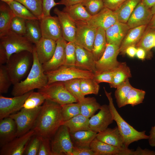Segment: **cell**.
<instances>
[{
  "label": "cell",
  "mask_w": 155,
  "mask_h": 155,
  "mask_svg": "<svg viewBox=\"0 0 155 155\" xmlns=\"http://www.w3.org/2000/svg\"><path fill=\"white\" fill-rule=\"evenodd\" d=\"M61 106L46 99L32 128L35 133L51 140L63 121Z\"/></svg>",
  "instance_id": "cell-1"
},
{
  "label": "cell",
  "mask_w": 155,
  "mask_h": 155,
  "mask_svg": "<svg viewBox=\"0 0 155 155\" xmlns=\"http://www.w3.org/2000/svg\"><path fill=\"white\" fill-rule=\"evenodd\" d=\"M32 53L33 59L31 69L24 80L13 85L11 94L13 96L22 95L35 89H41L48 84L47 76L38 59L35 46Z\"/></svg>",
  "instance_id": "cell-2"
},
{
  "label": "cell",
  "mask_w": 155,
  "mask_h": 155,
  "mask_svg": "<svg viewBox=\"0 0 155 155\" xmlns=\"http://www.w3.org/2000/svg\"><path fill=\"white\" fill-rule=\"evenodd\" d=\"M32 53L22 51L11 55L5 66L14 85L27 75L33 62Z\"/></svg>",
  "instance_id": "cell-3"
},
{
  "label": "cell",
  "mask_w": 155,
  "mask_h": 155,
  "mask_svg": "<svg viewBox=\"0 0 155 155\" xmlns=\"http://www.w3.org/2000/svg\"><path fill=\"white\" fill-rule=\"evenodd\" d=\"M105 94L109 102L108 106L114 120L116 123L121 134L124 140L126 148H128L131 143L143 139H148V135L146 134V131L137 130L125 121L121 117L115 107L113 102L111 93L107 91L104 88Z\"/></svg>",
  "instance_id": "cell-4"
},
{
  "label": "cell",
  "mask_w": 155,
  "mask_h": 155,
  "mask_svg": "<svg viewBox=\"0 0 155 155\" xmlns=\"http://www.w3.org/2000/svg\"><path fill=\"white\" fill-rule=\"evenodd\" d=\"M0 52L6 55L8 60L13 54L22 51L32 53L34 46L25 36L18 34L10 30L0 37Z\"/></svg>",
  "instance_id": "cell-5"
},
{
  "label": "cell",
  "mask_w": 155,
  "mask_h": 155,
  "mask_svg": "<svg viewBox=\"0 0 155 155\" xmlns=\"http://www.w3.org/2000/svg\"><path fill=\"white\" fill-rule=\"evenodd\" d=\"M45 73L48 78V84L75 79L93 78L94 76V73L90 71L64 65L56 70Z\"/></svg>",
  "instance_id": "cell-6"
},
{
  "label": "cell",
  "mask_w": 155,
  "mask_h": 155,
  "mask_svg": "<svg viewBox=\"0 0 155 155\" xmlns=\"http://www.w3.org/2000/svg\"><path fill=\"white\" fill-rule=\"evenodd\" d=\"M38 91L42 93L46 99H48L62 106L78 102V100L67 90L63 82H58L48 84Z\"/></svg>",
  "instance_id": "cell-7"
},
{
  "label": "cell",
  "mask_w": 155,
  "mask_h": 155,
  "mask_svg": "<svg viewBox=\"0 0 155 155\" xmlns=\"http://www.w3.org/2000/svg\"><path fill=\"white\" fill-rule=\"evenodd\" d=\"M51 140L53 155H71L73 145L69 130L66 126L61 125Z\"/></svg>",
  "instance_id": "cell-8"
},
{
  "label": "cell",
  "mask_w": 155,
  "mask_h": 155,
  "mask_svg": "<svg viewBox=\"0 0 155 155\" xmlns=\"http://www.w3.org/2000/svg\"><path fill=\"white\" fill-rule=\"evenodd\" d=\"M42 106L31 109L22 108L18 112L9 116L16 122L17 128V137L24 134L32 129Z\"/></svg>",
  "instance_id": "cell-9"
},
{
  "label": "cell",
  "mask_w": 155,
  "mask_h": 155,
  "mask_svg": "<svg viewBox=\"0 0 155 155\" xmlns=\"http://www.w3.org/2000/svg\"><path fill=\"white\" fill-rule=\"evenodd\" d=\"M76 30L74 43L91 51H92L97 29L90 26L86 21L75 22Z\"/></svg>",
  "instance_id": "cell-10"
},
{
  "label": "cell",
  "mask_w": 155,
  "mask_h": 155,
  "mask_svg": "<svg viewBox=\"0 0 155 155\" xmlns=\"http://www.w3.org/2000/svg\"><path fill=\"white\" fill-rule=\"evenodd\" d=\"M119 47L115 44L107 43L102 56L96 62V71L94 74L114 70L118 66L120 63L117 60V57L120 53Z\"/></svg>",
  "instance_id": "cell-11"
},
{
  "label": "cell",
  "mask_w": 155,
  "mask_h": 155,
  "mask_svg": "<svg viewBox=\"0 0 155 155\" xmlns=\"http://www.w3.org/2000/svg\"><path fill=\"white\" fill-rule=\"evenodd\" d=\"M32 91L11 98L5 97L1 94L0 120L20 110L22 108L25 100Z\"/></svg>",
  "instance_id": "cell-12"
},
{
  "label": "cell",
  "mask_w": 155,
  "mask_h": 155,
  "mask_svg": "<svg viewBox=\"0 0 155 155\" xmlns=\"http://www.w3.org/2000/svg\"><path fill=\"white\" fill-rule=\"evenodd\" d=\"M32 129L1 147L0 155H23L29 141L35 134Z\"/></svg>",
  "instance_id": "cell-13"
},
{
  "label": "cell",
  "mask_w": 155,
  "mask_h": 155,
  "mask_svg": "<svg viewBox=\"0 0 155 155\" xmlns=\"http://www.w3.org/2000/svg\"><path fill=\"white\" fill-rule=\"evenodd\" d=\"M100 111L89 120L90 130L97 133L106 129L114 121L108 105H101Z\"/></svg>",
  "instance_id": "cell-14"
},
{
  "label": "cell",
  "mask_w": 155,
  "mask_h": 155,
  "mask_svg": "<svg viewBox=\"0 0 155 155\" xmlns=\"http://www.w3.org/2000/svg\"><path fill=\"white\" fill-rule=\"evenodd\" d=\"M39 20L42 37L57 41L63 37L61 27L57 16L50 15L43 17Z\"/></svg>",
  "instance_id": "cell-15"
},
{
  "label": "cell",
  "mask_w": 155,
  "mask_h": 155,
  "mask_svg": "<svg viewBox=\"0 0 155 155\" xmlns=\"http://www.w3.org/2000/svg\"><path fill=\"white\" fill-rule=\"evenodd\" d=\"M153 16L151 9L147 7L141 1L132 12L127 24L130 29L148 25Z\"/></svg>",
  "instance_id": "cell-16"
},
{
  "label": "cell",
  "mask_w": 155,
  "mask_h": 155,
  "mask_svg": "<svg viewBox=\"0 0 155 155\" xmlns=\"http://www.w3.org/2000/svg\"><path fill=\"white\" fill-rule=\"evenodd\" d=\"M117 22L114 11L105 7L96 15L91 16L86 21L93 28L96 29L102 28L105 30Z\"/></svg>",
  "instance_id": "cell-17"
},
{
  "label": "cell",
  "mask_w": 155,
  "mask_h": 155,
  "mask_svg": "<svg viewBox=\"0 0 155 155\" xmlns=\"http://www.w3.org/2000/svg\"><path fill=\"white\" fill-rule=\"evenodd\" d=\"M54 12L57 16L60 22L63 37L67 42H74L76 30L75 22L65 12L57 8L54 9Z\"/></svg>",
  "instance_id": "cell-18"
},
{
  "label": "cell",
  "mask_w": 155,
  "mask_h": 155,
  "mask_svg": "<svg viewBox=\"0 0 155 155\" xmlns=\"http://www.w3.org/2000/svg\"><path fill=\"white\" fill-rule=\"evenodd\" d=\"M67 42L63 37L56 41V48L52 57L47 62L42 64L44 72L54 70L64 65Z\"/></svg>",
  "instance_id": "cell-19"
},
{
  "label": "cell",
  "mask_w": 155,
  "mask_h": 155,
  "mask_svg": "<svg viewBox=\"0 0 155 155\" xmlns=\"http://www.w3.org/2000/svg\"><path fill=\"white\" fill-rule=\"evenodd\" d=\"M75 46L76 60L75 67L94 74L96 71V61L92 51L76 44Z\"/></svg>",
  "instance_id": "cell-20"
},
{
  "label": "cell",
  "mask_w": 155,
  "mask_h": 155,
  "mask_svg": "<svg viewBox=\"0 0 155 155\" xmlns=\"http://www.w3.org/2000/svg\"><path fill=\"white\" fill-rule=\"evenodd\" d=\"M90 148L95 155H130L133 150L121 149L100 141L96 137L91 143Z\"/></svg>",
  "instance_id": "cell-21"
},
{
  "label": "cell",
  "mask_w": 155,
  "mask_h": 155,
  "mask_svg": "<svg viewBox=\"0 0 155 155\" xmlns=\"http://www.w3.org/2000/svg\"><path fill=\"white\" fill-rule=\"evenodd\" d=\"M35 44L38 59L42 64L47 62L52 57L56 49V41L42 37Z\"/></svg>",
  "instance_id": "cell-22"
},
{
  "label": "cell",
  "mask_w": 155,
  "mask_h": 155,
  "mask_svg": "<svg viewBox=\"0 0 155 155\" xmlns=\"http://www.w3.org/2000/svg\"><path fill=\"white\" fill-rule=\"evenodd\" d=\"M96 138L99 140L121 149H127L118 127L107 128L97 133Z\"/></svg>",
  "instance_id": "cell-23"
},
{
  "label": "cell",
  "mask_w": 155,
  "mask_h": 155,
  "mask_svg": "<svg viewBox=\"0 0 155 155\" xmlns=\"http://www.w3.org/2000/svg\"><path fill=\"white\" fill-rule=\"evenodd\" d=\"M17 137V128L14 120L9 117L0 120V147Z\"/></svg>",
  "instance_id": "cell-24"
},
{
  "label": "cell",
  "mask_w": 155,
  "mask_h": 155,
  "mask_svg": "<svg viewBox=\"0 0 155 155\" xmlns=\"http://www.w3.org/2000/svg\"><path fill=\"white\" fill-rule=\"evenodd\" d=\"M130 29L127 23L117 22L105 30L107 43L113 44L120 47Z\"/></svg>",
  "instance_id": "cell-25"
},
{
  "label": "cell",
  "mask_w": 155,
  "mask_h": 155,
  "mask_svg": "<svg viewBox=\"0 0 155 155\" xmlns=\"http://www.w3.org/2000/svg\"><path fill=\"white\" fill-rule=\"evenodd\" d=\"M148 25H144L130 29L123 39L119 47V52L123 55L127 48L135 47L139 42Z\"/></svg>",
  "instance_id": "cell-26"
},
{
  "label": "cell",
  "mask_w": 155,
  "mask_h": 155,
  "mask_svg": "<svg viewBox=\"0 0 155 155\" xmlns=\"http://www.w3.org/2000/svg\"><path fill=\"white\" fill-rule=\"evenodd\" d=\"M70 133L73 146L90 148L91 143L96 137L97 133L91 130H82Z\"/></svg>",
  "instance_id": "cell-27"
},
{
  "label": "cell",
  "mask_w": 155,
  "mask_h": 155,
  "mask_svg": "<svg viewBox=\"0 0 155 155\" xmlns=\"http://www.w3.org/2000/svg\"><path fill=\"white\" fill-rule=\"evenodd\" d=\"M141 0H126L113 11L118 22L127 23L132 12Z\"/></svg>",
  "instance_id": "cell-28"
},
{
  "label": "cell",
  "mask_w": 155,
  "mask_h": 155,
  "mask_svg": "<svg viewBox=\"0 0 155 155\" xmlns=\"http://www.w3.org/2000/svg\"><path fill=\"white\" fill-rule=\"evenodd\" d=\"M12 11L7 4L1 3L0 5V37L9 30L11 24L15 16Z\"/></svg>",
  "instance_id": "cell-29"
},
{
  "label": "cell",
  "mask_w": 155,
  "mask_h": 155,
  "mask_svg": "<svg viewBox=\"0 0 155 155\" xmlns=\"http://www.w3.org/2000/svg\"><path fill=\"white\" fill-rule=\"evenodd\" d=\"M107 44L105 30L102 28L97 29L92 51L96 62L102 56Z\"/></svg>",
  "instance_id": "cell-30"
},
{
  "label": "cell",
  "mask_w": 155,
  "mask_h": 155,
  "mask_svg": "<svg viewBox=\"0 0 155 155\" xmlns=\"http://www.w3.org/2000/svg\"><path fill=\"white\" fill-rule=\"evenodd\" d=\"M62 11L66 13L75 22L87 21L91 16L81 3L65 6Z\"/></svg>",
  "instance_id": "cell-31"
},
{
  "label": "cell",
  "mask_w": 155,
  "mask_h": 155,
  "mask_svg": "<svg viewBox=\"0 0 155 155\" xmlns=\"http://www.w3.org/2000/svg\"><path fill=\"white\" fill-rule=\"evenodd\" d=\"M89 118L80 114L67 121H63L62 125L66 126L70 133L91 130L89 126Z\"/></svg>",
  "instance_id": "cell-32"
},
{
  "label": "cell",
  "mask_w": 155,
  "mask_h": 155,
  "mask_svg": "<svg viewBox=\"0 0 155 155\" xmlns=\"http://www.w3.org/2000/svg\"><path fill=\"white\" fill-rule=\"evenodd\" d=\"M131 77L129 67L125 62H120L118 66L114 69L112 83L109 84L111 88H116L127 79Z\"/></svg>",
  "instance_id": "cell-33"
},
{
  "label": "cell",
  "mask_w": 155,
  "mask_h": 155,
  "mask_svg": "<svg viewBox=\"0 0 155 155\" xmlns=\"http://www.w3.org/2000/svg\"><path fill=\"white\" fill-rule=\"evenodd\" d=\"M39 20H26L25 36L32 43L35 44L42 38Z\"/></svg>",
  "instance_id": "cell-34"
},
{
  "label": "cell",
  "mask_w": 155,
  "mask_h": 155,
  "mask_svg": "<svg viewBox=\"0 0 155 155\" xmlns=\"http://www.w3.org/2000/svg\"><path fill=\"white\" fill-rule=\"evenodd\" d=\"M78 102L80 105L81 114L89 118L99 110L101 106L94 97H85Z\"/></svg>",
  "instance_id": "cell-35"
},
{
  "label": "cell",
  "mask_w": 155,
  "mask_h": 155,
  "mask_svg": "<svg viewBox=\"0 0 155 155\" xmlns=\"http://www.w3.org/2000/svg\"><path fill=\"white\" fill-rule=\"evenodd\" d=\"M7 4L15 16L26 20H39L25 6L19 2L14 0L8 3Z\"/></svg>",
  "instance_id": "cell-36"
},
{
  "label": "cell",
  "mask_w": 155,
  "mask_h": 155,
  "mask_svg": "<svg viewBox=\"0 0 155 155\" xmlns=\"http://www.w3.org/2000/svg\"><path fill=\"white\" fill-rule=\"evenodd\" d=\"M155 30L148 25L139 42L135 46L136 48H141L149 55L151 49L154 46Z\"/></svg>",
  "instance_id": "cell-37"
},
{
  "label": "cell",
  "mask_w": 155,
  "mask_h": 155,
  "mask_svg": "<svg viewBox=\"0 0 155 155\" xmlns=\"http://www.w3.org/2000/svg\"><path fill=\"white\" fill-rule=\"evenodd\" d=\"M132 87L133 86L129 82V79H128L116 88L115 96L119 108L126 105L128 94Z\"/></svg>",
  "instance_id": "cell-38"
},
{
  "label": "cell",
  "mask_w": 155,
  "mask_h": 155,
  "mask_svg": "<svg viewBox=\"0 0 155 155\" xmlns=\"http://www.w3.org/2000/svg\"><path fill=\"white\" fill-rule=\"evenodd\" d=\"M46 98L41 92H32L25 100L22 108L26 109H33L41 106Z\"/></svg>",
  "instance_id": "cell-39"
},
{
  "label": "cell",
  "mask_w": 155,
  "mask_h": 155,
  "mask_svg": "<svg viewBox=\"0 0 155 155\" xmlns=\"http://www.w3.org/2000/svg\"><path fill=\"white\" fill-rule=\"evenodd\" d=\"M93 78L80 79V87L83 94H98L100 86Z\"/></svg>",
  "instance_id": "cell-40"
},
{
  "label": "cell",
  "mask_w": 155,
  "mask_h": 155,
  "mask_svg": "<svg viewBox=\"0 0 155 155\" xmlns=\"http://www.w3.org/2000/svg\"><path fill=\"white\" fill-rule=\"evenodd\" d=\"M65 87L69 93L78 101L82 100L85 97L81 92L80 79H75L63 82Z\"/></svg>",
  "instance_id": "cell-41"
},
{
  "label": "cell",
  "mask_w": 155,
  "mask_h": 155,
  "mask_svg": "<svg viewBox=\"0 0 155 155\" xmlns=\"http://www.w3.org/2000/svg\"><path fill=\"white\" fill-rule=\"evenodd\" d=\"M61 106L63 121L81 114L80 105L79 102L69 103Z\"/></svg>",
  "instance_id": "cell-42"
},
{
  "label": "cell",
  "mask_w": 155,
  "mask_h": 155,
  "mask_svg": "<svg viewBox=\"0 0 155 155\" xmlns=\"http://www.w3.org/2000/svg\"><path fill=\"white\" fill-rule=\"evenodd\" d=\"M20 3L40 20L42 17V0H15Z\"/></svg>",
  "instance_id": "cell-43"
},
{
  "label": "cell",
  "mask_w": 155,
  "mask_h": 155,
  "mask_svg": "<svg viewBox=\"0 0 155 155\" xmlns=\"http://www.w3.org/2000/svg\"><path fill=\"white\" fill-rule=\"evenodd\" d=\"M146 94L142 90L133 87L130 90L127 97L126 105L130 104L132 106L143 102Z\"/></svg>",
  "instance_id": "cell-44"
},
{
  "label": "cell",
  "mask_w": 155,
  "mask_h": 155,
  "mask_svg": "<svg viewBox=\"0 0 155 155\" xmlns=\"http://www.w3.org/2000/svg\"><path fill=\"white\" fill-rule=\"evenodd\" d=\"M11 84L12 81L5 65L0 66V93H7Z\"/></svg>",
  "instance_id": "cell-45"
},
{
  "label": "cell",
  "mask_w": 155,
  "mask_h": 155,
  "mask_svg": "<svg viewBox=\"0 0 155 155\" xmlns=\"http://www.w3.org/2000/svg\"><path fill=\"white\" fill-rule=\"evenodd\" d=\"M81 3L91 16L98 13L104 7L102 0H84Z\"/></svg>",
  "instance_id": "cell-46"
},
{
  "label": "cell",
  "mask_w": 155,
  "mask_h": 155,
  "mask_svg": "<svg viewBox=\"0 0 155 155\" xmlns=\"http://www.w3.org/2000/svg\"><path fill=\"white\" fill-rule=\"evenodd\" d=\"M65 61L64 65L75 67L76 60L75 44L67 42L65 48Z\"/></svg>",
  "instance_id": "cell-47"
},
{
  "label": "cell",
  "mask_w": 155,
  "mask_h": 155,
  "mask_svg": "<svg viewBox=\"0 0 155 155\" xmlns=\"http://www.w3.org/2000/svg\"><path fill=\"white\" fill-rule=\"evenodd\" d=\"M41 137L34 134L28 143L24 154L25 155H37Z\"/></svg>",
  "instance_id": "cell-48"
},
{
  "label": "cell",
  "mask_w": 155,
  "mask_h": 155,
  "mask_svg": "<svg viewBox=\"0 0 155 155\" xmlns=\"http://www.w3.org/2000/svg\"><path fill=\"white\" fill-rule=\"evenodd\" d=\"M26 20L22 18L15 16L11 21L10 30L18 34L25 36Z\"/></svg>",
  "instance_id": "cell-49"
},
{
  "label": "cell",
  "mask_w": 155,
  "mask_h": 155,
  "mask_svg": "<svg viewBox=\"0 0 155 155\" xmlns=\"http://www.w3.org/2000/svg\"><path fill=\"white\" fill-rule=\"evenodd\" d=\"M114 69L94 74L93 78L98 84L101 82H106L109 83V84H110L113 80Z\"/></svg>",
  "instance_id": "cell-50"
},
{
  "label": "cell",
  "mask_w": 155,
  "mask_h": 155,
  "mask_svg": "<svg viewBox=\"0 0 155 155\" xmlns=\"http://www.w3.org/2000/svg\"><path fill=\"white\" fill-rule=\"evenodd\" d=\"M49 139L41 137L37 155H53Z\"/></svg>",
  "instance_id": "cell-51"
},
{
  "label": "cell",
  "mask_w": 155,
  "mask_h": 155,
  "mask_svg": "<svg viewBox=\"0 0 155 155\" xmlns=\"http://www.w3.org/2000/svg\"><path fill=\"white\" fill-rule=\"evenodd\" d=\"M42 17L50 15L51 9L56 5H59L54 0H42Z\"/></svg>",
  "instance_id": "cell-52"
},
{
  "label": "cell",
  "mask_w": 155,
  "mask_h": 155,
  "mask_svg": "<svg viewBox=\"0 0 155 155\" xmlns=\"http://www.w3.org/2000/svg\"><path fill=\"white\" fill-rule=\"evenodd\" d=\"M126 0H102L104 7L114 11Z\"/></svg>",
  "instance_id": "cell-53"
},
{
  "label": "cell",
  "mask_w": 155,
  "mask_h": 155,
  "mask_svg": "<svg viewBox=\"0 0 155 155\" xmlns=\"http://www.w3.org/2000/svg\"><path fill=\"white\" fill-rule=\"evenodd\" d=\"M71 155H95L90 148L73 146Z\"/></svg>",
  "instance_id": "cell-54"
},
{
  "label": "cell",
  "mask_w": 155,
  "mask_h": 155,
  "mask_svg": "<svg viewBox=\"0 0 155 155\" xmlns=\"http://www.w3.org/2000/svg\"><path fill=\"white\" fill-rule=\"evenodd\" d=\"M130 155H155V151L147 149H142L138 147L135 150L132 151Z\"/></svg>",
  "instance_id": "cell-55"
},
{
  "label": "cell",
  "mask_w": 155,
  "mask_h": 155,
  "mask_svg": "<svg viewBox=\"0 0 155 155\" xmlns=\"http://www.w3.org/2000/svg\"><path fill=\"white\" fill-rule=\"evenodd\" d=\"M148 136V140L150 145L152 147H155V125L152 127Z\"/></svg>",
  "instance_id": "cell-56"
},
{
  "label": "cell",
  "mask_w": 155,
  "mask_h": 155,
  "mask_svg": "<svg viewBox=\"0 0 155 155\" xmlns=\"http://www.w3.org/2000/svg\"><path fill=\"white\" fill-rule=\"evenodd\" d=\"M84 0H61L58 2L59 5H63L65 6H69L82 3Z\"/></svg>",
  "instance_id": "cell-57"
},
{
  "label": "cell",
  "mask_w": 155,
  "mask_h": 155,
  "mask_svg": "<svg viewBox=\"0 0 155 155\" xmlns=\"http://www.w3.org/2000/svg\"><path fill=\"white\" fill-rule=\"evenodd\" d=\"M137 48L134 46H130L127 48L125 53L131 57H133L136 55Z\"/></svg>",
  "instance_id": "cell-58"
},
{
  "label": "cell",
  "mask_w": 155,
  "mask_h": 155,
  "mask_svg": "<svg viewBox=\"0 0 155 155\" xmlns=\"http://www.w3.org/2000/svg\"><path fill=\"white\" fill-rule=\"evenodd\" d=\"M146 51L142 49L137 48L136 55L138 59L141 60L144 59L146 56Z\"/></svg>",
  "instance_id": "cell-59"
},
{
  "label": "cell",
  "mask_w": 155,
  "mask_h": 155,
  "mask_svg": "<svg viewBox=\"0 0 155 155\" xmlns=\"http://www.w3.org/2000/svg\"><path fill=\"white\" fill-rule=\"evenodd\" d=\"M141 1L147 7L150 9L155 4V0H141Z\"/></svg>",
  "instance_id": "cell-60"
},
{
  "label": "cell",
  "mask_w": 155,
  "mask_h": 155,
  "mask_svg": "<svg viewBox=\"0 0 155 155\" xmlns=\"http://www.w3.org/2000/svg\"><path fill=\"white\" fill-rule=\"evenodd\" d=\"M148 25L155 30V13L153 15L152 18Z\"/></svg>",
  "instance_id": "cell-61"
},
{
  "label": "cell",
  "mask_w": 155,
  "mask_h": 155,
  "mask_svg": "<svg viewBox=\"0 0 155 155\" xmlns=\"http://www.w3.org/2000/svg\"><path fill=\"white\" fill-rule=\"evenodd\" d=\"M152 13L153 15L155 13V4L151 8Z\"/></svg>",
  "instance_id": "cell-62"
},
{
  "label": "cell",
  "mask_w": 155,
  "mask_h": 155,
  "mask_svg": "<svg viewBox=\"0 0 155 155\" xmlns=\"http://www.w3.org/2000/svg\"><path fill=\"white\" fill-rule=\"evenodd\" d=\"M2 1L6 3H8V0H1Z\"/></svg>",
  "instance_id": "cell-63"
},
{
  "label": "cell",
  "mask_w": 155,
  "mask_h": 155,
  "mask_svg": "<svg viewBox=\"0 0 155 155\" xmlns=\"http://www.w3.org/2000/svg\"><path fill=\"white\" fill-rule=\"evenodd\" d=\"M154 47H155V36L154 40Z\"/></svg>",
  "instance_id": "cell-64"
}]
</instances>
